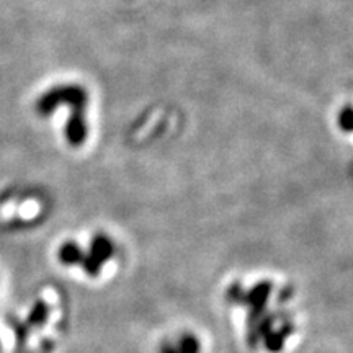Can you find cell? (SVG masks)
<instances>
[{"mask_svg": "<svg viewBox=\"0 0 353 353\" xmlns=\"http://www.w3.org/2000/svg\"><path fill=\"white\" fill-rule=\"evenodd\" d=\"M200 339L190 332L172 337L161 345V353H200Z\"/></svg>", "mask_w": 353, "mask_h": 353, "instance_id": "obj_3", "label": "cell"}, {"mask_svg": "<svg viewBox=\"0 0 353 353\" xmlns=\"http://www.w3.org/2000/svg\"><path fill=\"white\" fill-rule=\"evenodd\" d=\"M59 108L69 110L68 123L64 126V136L72 148H81L88 138V92L79 83H59L48 88L34 101V112L46 118Z\"/></svg>", "mask_w": 353, "mask_h": 353, "instance_id": "obj_1", "label": "cell"}, {"mask_svg": "<svg viewBox=\"0 0 353 353\" xmlns=\"http://www.w3.org/2000/svg\"><path fill=\"white\" fill-rule=\"evenodd\" d=\"M82 255H83V249L74 241L64 242L59 249L61 263L68 265V267H79L82 262Z\"/></svg>", "mask_w": 353, "mask_h": 353, "instance_id": "obj_4", "label": "cell"}, {"mask_svg": "<svg viewBox=\"0 0 353 353\" xmlns=\"http://www.w3.org/2000/svg\"><path fill=\"white\" fill-rule=\"evenodd\" d=\"M48 314H50V309H48L46 303L37 301L28 314V324L30 325H43L48 319Z\"/></svg>", "mask_w": 353, "mask_h": 353, "instance_id": "obj_5", "label": "cell"}, {"mask_svg": "<svg viewBox=\"0 0 353 353\" xmlns=\"http://www.w3.org/2000/svg\"><path fill=\"white\" fill-rule=\"evenodd\" d=\"M113 254V242L110 241L107 236H103V234H99V236H95L94 241L90 242V247H88L87 252L83 250L81 267L85 270V273H88V276H97L100 273L101 267L110 262Z\"/></svg>", "mask_w": 353, "mask_h": 353, "instance_id": "obj_2", "label": "cell"}]
</instances>
